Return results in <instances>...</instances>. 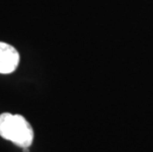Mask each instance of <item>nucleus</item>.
I'll list each match as a JSON object with an SVG mask.
<instances>
[{
    "instance_id": "1",
    "label": "nucleus",
    "mask_w": 153,
    "mask_h": 152,
    "mask_svg": "<svg viewBox=\"0 0 153 152\" xmlns=\"http://www.w3.org/2000/svg\"><path fill=\"white\" fill-rule=\"evenodd\" d=\"M34 129L21 115L3 113L0 115V136L5 140L28 149L34 141Z\"/></svg>"
},
{
    "instance_id": "2",
    "label": "nucleus",
    "mask_w": 153,
    "mask_h": 152,
    "mask_svg": "<svg viewBox=\"0 0 153 152\" xmlns=\"http://www.w3.org/2000/svg\"><path fill=\"white\" fill-rule=\"evenodd\" d=\"M20 54L16 48L4 42H0V74H10L18 68Z\"/></svg>"
}]
</instances>
